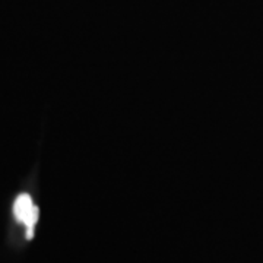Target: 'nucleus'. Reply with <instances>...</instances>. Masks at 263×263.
<instances>
[{
  "label": "nucleus",
  "instance_id": "nucleus-1",
  "mask_svg": "<svg viewBox=\"0 0 263 263\" xmlns=\"http://www.w3.org/2000/svg\"><path fill=\"white\" fill-rule=\"evenodd\" d=\"M38 208L34 205L28 193H22L16 197L13 203V215L16 221L27 227V238L31 240L34 235V227L38 221Z\"/></svg>",
  "mask_w": 263,
  "mask_h": 263
}]
</instances>
